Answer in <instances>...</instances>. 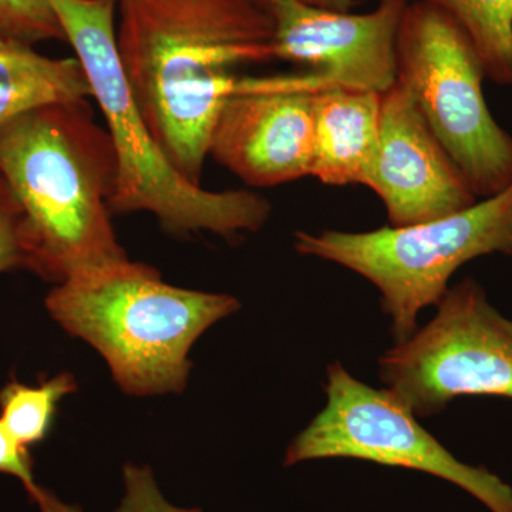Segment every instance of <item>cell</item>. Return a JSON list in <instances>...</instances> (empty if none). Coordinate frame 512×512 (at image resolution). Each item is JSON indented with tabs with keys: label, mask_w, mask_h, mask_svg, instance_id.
I'll return each instance as SVG.
<instances>
[{
	"label": "cell",
	"mask_w": 512,
	"mask_h": 512,
	"mask_svg": "<svg viewBox=\"0 0 512 512\" xmlns=\"http://www.w3.org/2000/svg\"><path fill=\"white\" fill-rule=\"evenodd\" d=\"M117 50L147 126L201 185L215 121L244 90L242 64L275 59L274 16L255 0H116Z\"/></svg>",
	"instance_id": "1"
},
{
	"label": "cell",
	"mask_w": 512,
	"mask_h": 512,
	"mask_svg": "<svg viewBox=\"0 0 512 512\" xmlns=\"http://www.w3.org/2000/svg\"><path fill=\"white\" fill-rule=\"evenodd\" d=\"M116 156L86 101L50 104L0 126V188L26 269L60 284L126 259L111 224Z\"/></svg>",
	"instance_id": "2"
},
{
	"label": "cell",
	"mask_w": 512,
	"mask_h": 512,
	"mask_svg": "<svg viewBox=\"0 0 512 512\" xmlns=\"http://www.w3.org/2000/svg\"><path fill=\"white\" fill-rule=\"evenodd\" d=\"M99 104L114 156L111 214L150 212L175 234L232 238L258 231L271 205L251 191H208L191 183L157 143L131 93L117 50L116 0H49Z\"/></svg>",
	"instance_id": "3"
},
{
	"label": "cell",
	"mask_w": 512,
	"mask_h": 512,
	"mask_svg": "<svg viewBox=\"0 0 512 512\" xmlns=\"http://www.w3.org/2000/svg\"><path fill=\"white\" fill-rule=\"evenodd\" d=\"M46 308L67 332L99 350L124 392L150 396L184 389L191 346L241 303L165 284L156 269L126 258L64 279Z\"/></svg>",
	"instance_id": "4"
},
{
	"label": "cell",
	"mask_w": 512,
	"mask_h": 512,
	"mask_svg": "<svg viewBox=\"0 0 512 512\" xmlns=\"http://www.w3.org/2000/svg\"><path fill=\"white\" fill-rule=\"evenodd\" d=\"M298 254L343 266L380 292L394 343L414 335L419 315L439 305L451 276L484 255L512 258V184L447 217L367 232L298 231Z\"/></svg>",
	"instance_id": "5"
},
{
	"label": "cell",
	"mask_w": 512,
	"mask_h": 512,
	"mask_svg": "<svg viewBox=\"0 0 512 512\" xmlns=\"http://www.w3.org/2000/svg\"><path fill=\"white\" fill-rule=\"evenodd\" d=\"M397 77L477 198L512 184V137L488 110L485 72L463 29L423 0L404 10L396 43Z\"/></svg>",
	"instance_id": "6"
},
{
	"label": "cell",
	"mask_w": 512,
	"mask_h": 512,
	"mask_svg": "<svg viewBox=\"0 0 512 512\" xmlns=\"http://www.w3.org/2000/svg\"><path fill=\"white\" fill-rule=\"evenodd\" d=\"M326 406L291 441L284 466L352 458L440 478L490 512H512V487L484 466L458 460L392 392L360 382L340 362L326 367Z\"/></svg>",
	"instance_id": "7"
},
{
	"label": "cell",
	"mask_w": 512,
	"mask_h": 512,
	"mask_svg": "<svg viewBox=\"0 0 512 512\" xmlns=\"http://www.w3.org/2000/svg\"><path fill=\"white\" fill-rule=\"evenodd\" d=\"M436 316L377 359L380 382L417 417L460 397L512 400V319L466 278L450 286Z\"/></svg>",
	"instance_id": "8"
},
{
	"label": "cell",
	"mask_w": 512,
	"mask_h": 512,
	"mask_svg": "<svg viewBox=\"0 0 512 512\" xmlns=\"http://www.w3.org/2000/svg\"><path fill=\"white\" fill-rule=\"evenodd\" d=\"M332 87L338 86L312 70L247 76L244 90L218 114L210 156L251 187H276L308 177L313 163V96Z\"/></svg>",
	"instance_id": "9"
},
{
	"label": "cell",
	"mask_w": 512,
	"mask_h": 512,
	"mask_svg": "<svg viewBox=\"0 0 512 512\" xmlns=\"http://www.w3.org/2000/svg\"><path fill=\"white\" fill-rule=\"evenodd\" d=\"M362 185L382 200L392 227L447 217L478 201L399 77L382 94L379 140Z\"/></svg>",
	"instance_id": "10"
},
{
	"label": "cell",
	"mask_w": 512,
	"mask_h": 512,
	"mask_svg": "<svg viewBox=\"0 0 512 512\" xmlns=\"http://www.w3.org/2000/svg\"><path fill=\"white\" fill-rule=\"evenodd\" d=\"M410 0H379L365 15L279 0L274 16L275 59L323 74L338 87L383 94L397 80L396 43Z\"/></svg>",
	"instance_id": "11"
},
{
	"label": "cell",
	"mask_w": 512,
	"mask_h": 512,
	"mask_svg": "<svg viewBox=\"0 0 512 512\" xmlns=\"http://www.w3.org/2000/svg\"><path fill=\"white\" fill-rule=\"evenodd\" d=\"M382 94L332 87L313 96L311 177L362 184L379 140Z\"/></svg>",
	"instance_id": "12"
},
{
	"label": "cell",
	"mask_w": 512,
	"mask_h": 512,
	"mask_svg": "<svg viewBox=\"0 0 512 512\" xmlns=\"http://www.w3.org/2000/svg\"><path fill=\"white\" fill-rule=\"evenodd\" d=\"M89 97L92 90L77 57L53 59L0 37V126L26 111Z\"/></svg>",
	"instance_id": "13"
},
{
	"label": "cell",
	"mask_w": 512,
	"mask_h": 512,
	"mask_svg": "<svg viewBox=\"0 0 512 512\" xmlns=\"http://www.w3.org/2000/svg\"><path fill=\"white\" fill-rule=\"evenodd\" d=\"M463 29L483 64L485 77L512 84V0H423Z\"/></svg>",
	"instance_id": "14"
},
{
	"label": "cell",
	"mask_w": 512,
	"mask_h": 512,
	"mask_svg": "<svg viewBox=\"0 0 512 512\" xmlns=\"http://www.w3.org/2000/svg\"><path fill=\"white\" fill-rule=\"evenodd\" d=\"M74 390L76 382L69 373L43 380L39 386L12 380L0 389V420L20 446H35L49 434L57 404Z\"/></svg>",
	"instance_id": "15"
},
{
	"label": "cell",
	"mask_w": 512,
	"mask_h": 512,
	"mask_svg": "<svg viewBox=\"0 0 512 512\" xmlns=\"http://www.w3.org/2000/svg\"><path fill=\"white\" fill-rule=\"evenodd\" d=\"M0 37L28 46L66 40L49 0H0Z\"/></svg>",
	"instance_id": "16"
},
{
	"label": "cell",
	"mask_w": 512,
	"mask_h": 512,
	"mask_svg": "<svg viewBox=\"0 0 512 512\" xmlns=\"http://www.w3.org/2000/svg\"><path fill=\"white\" fill-rule=\"evenodd\" d=\"M124 497L117 512H201L168 503L148 467H124Z\"/></svg>",
	"instance_id": "17"
},
{
	"label": "cell",
	"mask_w": 512,
	"mask_h": 512,
	"mask_svg": "<svg viewBox=\"0 0 512 512\" xmlns=\"http://www.w3.org/2000/svg\"><path fill=\"white\" fill-rule=\"evenodd\" d=\"M0 473L18 478L25 485L29 497L35 498L40 488L33 476V461L29 448L20 446L0 420Z\"/></svg>",
	"instance_id": "18"
},
{
	"label": "cell",
	"mask_w": 512,
	"mask_h": 512,
	"mask_svg": "<svg viewBox=\"0 0 512 512\" xmlns=\"http://www.w3.org/2000/svg\"><path fill=\"white\" fill-rule=\"evenodd\" d=\"M15 268H26V255L15 211L0 188V274Z\"/></svg>",
	"instance_id": "19"
},
{
	"label": "cell",
	"mask_w": 512,
	"mask_h": 512,
	"mask_svg": "<svg viewBox=\"0 0 512 512\" xmlns=\"http://www.w3.org/2000/svg\"><path fill=\"white\" fill-rule=\"evenodd\" d=\"M32 501H35L39 507V512H83L76 505L63 503L56 495L43 488H40L39 494Z\"/></svg>",
	"instance_id": "20"
},
{
	"label": "cell",
	"mask_w": 512,
	"mask_h": 512,
	"mask_svg": "<svg viewBox=\"0 0 512 512\" xmlns=\"http://www.w3.org/2000/svg\"><path fill=\"white\" fill-rule=\"evenodd\" d=\"M255 2L271 10L272 5L279 2V0H255ZM298 2L316 6V8L339 10V12H349L350 9L356 6V0H298Z\"/></svg>",
	"instance_id": "21"
}]
</instances>
